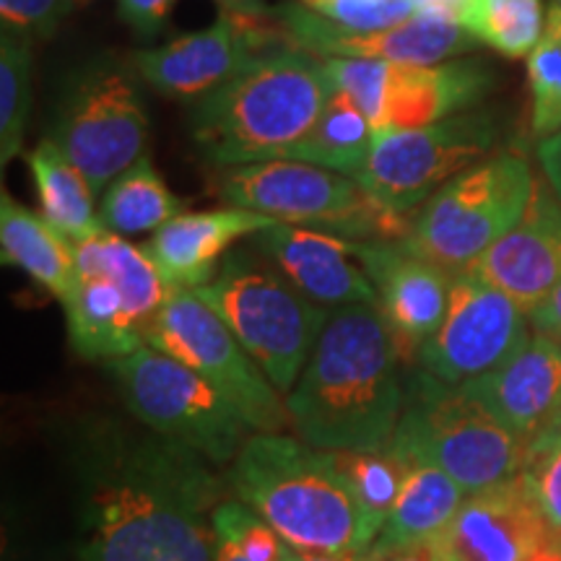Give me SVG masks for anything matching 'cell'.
I'll return each instance as SVG.
<instances>
[{
    "label": "cell",
    "instance_id": "32",
    "mask_svg": "<svg viewBox=\"0 0 561 561\" xmlns=\"http://www.w3.org/2000/svg\"><path fill=\"white\" fill-rule=\"evenodd\" d=\"M333 468L343 476L364 512L382 525L401 494L409 466L390 450H325Z\"/></svg>",
    "mask_w": 561,
    "mask_h": 561
},
{
    "label": "cell",
    "instance_id": "3",
    "mask_svg": "<svg viewBox=\"0 0 561 561\" xmlns=\"http://www.w3.org/2000/svg\"><path fill=\"white\" fill-rule=\"evenodd\" d=\"M227 483L301 557H359L380 536L328 453L286 432L252 434Z\"/></svg>",
    "mask_w": 561,
    "mask_h": 561
},
{
    "label": "cell",
    "instance_id": "44",
    "mask_svg": "<svg viewBox=\"0 0 561 561\" xmlns=\"http://www.w3.org/2000/svg\"><path fill=\"white\" fill-rule=\"evenodd\" d=\"M301 3H305V5H310V9H320V5L331 3V0H301Z\"/></svg>",
    "mask_w": 561,
    "mask_h": 561
},
{
    "label": "cell",
    "instance_id": "34",
    "mask_svg": "<svg viewBox=\"0 0 561 561\" xmlns=\"http://www.w3.org/2000/svg\"><path fill=\"white\" fill-rule=\"evenodd\" d=\"M520 479L553 536H561V439H533Z\"/></svg>",
    "mask_w": 561,
    "mask_h": 561
},
{
    "label": "cell",
    "instance_id": "40",
    "mask_svg": "<svg viewBox=\"0 0 561 561\" xmlns=\"http://www.w3.org/2000/svg\"><path fill=\"white\" fill-rule=\"evenodd\" d=\"M221 13H261L265 5L261 0H216Z\"/></svg>",
    "mask_w": 561,
    "mask_h": 561
},
{
    "label": "cell",
    "instance_id": "18",
    "mask_svg": "<svg viewBox=\"0 0 561 561\" xmlns=\"http://www.w3.org/2000/svg\"><path fill=\"white\" fill-rule=\"evenodd\" d=\"M252 248L322 307L377 305L375 284L354 255V240L276 221L252 237Z\"/></svg>",
    "mask_w": 561,
    "mask_h": 561
},
{
    "label": "cell",
    "instance_id": "37",
    "mask_svg": "<svg viewBox=\"0 0 561 561\" xmlns=\"http://www.w3.org/2000/svg\"><path fill=\"white\" fill-rule=\"evenodd\" d=\"M123 24L138 39H151L167 26L178 0H115Z\"/></svg>",
    "mask_w": 561,
    "mask_h": 561
},
{
    "label": "cell",
    "instance_id": "36",
    "mask_svg": "<svg viewBox=\"0 0 561 561\" xmlns=\"http://www.w3.org/2000/svg\"><path fill=\"white\" fill-rule=\"evenodd\" d=\"M73 9L76 0H0V19L3 30L53 37Z\"/></svg>",
    "mask_w": 561,
    "mask_h": 561
},
{
    "label": "cell",
    "instance_id": "35",
    "mask_svg": "<svg viewBox=\"0 0 561 561\" xmlns=\"http://www.w3.org/2000/svg\"><path fill=\"white\" fill-rule=\"evenodd\" d=\"M419 9V0H331V3L312 11H318L333 30L364 34L382 32L403 24V21H411Z\"/></svg>",
    "mask_w": 561,
    "mask_h": 561
},
{
    "label": "cell",
    "instance_id": "4",
    "mask_svg": "<svg viewBox=\"0 0 561 561\" xmlns=\"http://www.w3.org/2000/svg\"><path fill=\"white\" fill-rule=\"evenodd\" d=\"M325 62L297 47L257 55L240 76L191 110L195 149L216 170L280 159L328 104Z\"/></svg>",
    "mask_w": 561,
    "mask_h": 561
},
{
    "label": "cell",
    "instance_id": "28",
    "mask_svg": "<svg viewBox=\"0 0 561 561\" xmlns=\"http://www.w3.org/2000/svg\"><path fill=\"white\" fill-rule=\"evenodd\" d=\"M180 214H185V201L167 187L149 157H140L136 164L117 174L100 203L102 227L121 237L157 231Z\"/></svg>",
    "mask_w": 561,
    "mask_h": 561
},
{
    "label": "cell",
    "instance_id": "16",
    "mask_svg": "<svg viewBox=\"0 0 561 561\" xmlns=\"http://www.w3.org/2000/svg\"><path fill=\"white\" fill-rule=\"evenodd\" d=\"M551 541L553 533L517 476L468 494L430 549L437 561H536Z\"/></svg>",
    "mask_w": 561,
    "mask_h": 561
},
{
    "label": "cell",
    "instance_id": "22",
    "mask_svg": "<svg viewBox=\"0 0 561 561\" xmlns=\"http://www.w3.org/2000/svg\"><path fill=\"white\" fill-rule=\"evenodd\" d=\"M276 224L268 216L244 208H216L180 214L157 229L144 244L170 289H201L221 268L229 248L244 237Z\"/></svg>",
    "mask_w": 561,
    "mask_h": 561
},
{
    "label": "cell",
    "instance_id": "5",
    "mask_svg": "<svg viewBox=\"0 0 561 561\" xmlns=\"http://www.w3.org/2000/svg\"><path fill=\"white\" fill-rule=\"evenodd\" d=\"M195 294L227 322L280 396H289L331 310L299 291L255 248L229 250L216 278Z\"/></svg>",
    "mask_w": 561,
    "mask_h": 561
},
{
    "label": "cell",
    "instance_id": "26",
    "mask_svg": "<svg viewBox=\"0 0 561 561\" xmlns=\"http://www.w3.org/2000/svg\"><path fill=\"white\" fill-rule=\"evenodd\" d=\"M42 216L70 242H83L104 229L94 210V191L55 138H45L30 157Z\"/></svg>",
    "mask_w": 561,
    "mask_h": 561
},
{
    "label": "cell",
    "instance_id": "24",
    "mask_svg": "<svg viewBox=\"0 0 561 561\" xmlns=\"http://www.w3.org/2000/svg\"><path fill=\"white\" fill-rule=\"evenodd\" d=\"M466 496L460 483L442 468L430 462H409L401 494L369 553L385 561L396 553L430 546L447 528Z\"/></svg>",
    "mask_w": 561,
    "mask_h": 561
},
{
    "label": "cell",
    "instance_id": "6",
    "mask_svg": "<svg viewBox=\"0 0 561 561\" xmlns=\"http://www.w3.org/2000/svg\"><path fill=\"white\" fill-rule=\"evenodd\" d=\"M388 450L405 466H437L466 494H479L523 473L528 442L502 426L460 388L421 369L405 380L403 416Z\"/></svg>",
    "mask_w": 561,
    "mask_h": 561
},
{
    "label": "cell",
    "instance_id": "47",
    "mask_svg": "<svg viewBox=\"0 0 561 561\" xmlns=\"http://www.w3.org/2000/svg\"><path fill=\"white\" fill-rule=\"evenodd\" d=\"M559 11H561V5H559Z\"/></svg>",
    "mask_w": 561,
    "mask_h": 561
},
{
    "label": "cell",
    "instance_id": "29",
    "mask_svg": "<svg viewBox=\"0 0 561 561\" xmlns=\"http://www.w3.org/2000/svg\"><path fill=\"white\" fill-rule=\"evenodd\" d=\"M455 19L476 42L507 58H528L546 32L541 0H458Z\"/></svg>",
    "mask_w": 561,
    "mask_h": 561
},
{
    "label": "cell",
    "instance_id": "30",
    "mask_svg": "<svg viewBox=\"0 0 561 561\" xmlns=\"http://www.w3.org/2000/svg\"><path fill=\"white\" fill-rule=\"evenodd\" d=\"M32 107V37L3 30L0 37V161L11 164L24 149Z\"/></svg>",
    "mask_w": 561,
    "mask_h": 561
},
{
    "label": "cell",
    "instance_id": "15",
    "mask_svg": "<svg viewBox=\"0 0 561 561\" xmlns=\"http://www.w3.org/2000/svg\"><path fill=\"white\" fill-rule=\"evenodd\" d=\"M284 42L318 58H369L411 66H437L473 50L479 42L447 13L419 11L411 21L382 32L346 34L333 30L318 11L307 5L284 3L271 9Z\"/></svg>",
    "mask_w": 561,
    "mask_h": 561
},
{
    "label": "cell",
    "instance_id": "19",
    "mask_svg": "<svg viewBox=\"0 0 561 561\" xmlns=\"http://www.w3.org/2000/svg\"><path fill=\"white\" fill-rule=\"evenodd\" d=\"M460 390L530 445L561 411V343L530 333L507 362Z\"/></svg>",
    "mask_w": 561,
    "mask_h": 561
},
{
    "label": "cell",
    "instance_id": "2",
    "mask_svg": "<svg viewBox=\"0 0 561 561\" xmlns=\"http://www.w3.org/2000/svg\"><path fill=\"white\" fill-rule=\"evenodd\" d=\"M403 405V351L380 307H335L286 396L291 432L318 450H388Z\"/></svg>",
    "mask_w": 561,
    "mask_h": 561
},
{
    "label": "cell",
    "instance_id": "33",
    "mask_svg": "<svg viewBox=\"0 0 561 561\" xmlns=\"http://www.w3.org/2000/svg\"><path fill=\"white\" fill-rule=\"evenodd\" d=\"M533 96V133L538 138L561 130V11L553 5L546 16V32L528 55Z\"/></svg>",
    "mask_w": 561,
    "mask_h": 561
},
{
    "label": "cell",
    "instance_id": "38",
    "mask_svg": "<svg viewBox=\"0 0 561 561\" xmlns=\"http://www.w3.org/2000/svg\"><path fill=\"white\" fill-rule=\"evenodd\" d=\"M530 322L536 328V333H543L561 343V280L553 286L549 297L536 307V312L530 314Z\"/></svg>",
    "mask_w": 561,
    "mask_h": 561
},
{
    "label": "cell",
    "instance_id": "23",
    "mask_svg": "<svg viewBox=\"0 0 561 561\" xmlns=\"http://www.w3.org/2000/svg\"><path fill=\"white\" fill-rule=\"evenodd\" d=\"M62 307L70 346L83 359L112 364L146 346L149 322L123 286L104 273L76 271L73 289Z\"/></svg>",
    "mask_w": 561,
    "mask_h": 561
},
{
    "label": "cell",
    "instance_id": "1",
    "mask_svg": "<svg viewBox=\"0 0 561 561\" xmlns=\"http://www.w3.org/2000/svg\"><path fill=\"white\" fill-rule=\"evenodd\" d=\"M70 462L79 561H214V512L231 494L193 447L94 416L73 434Z\"/></svg>",
    "mask_w": 561,
    "mask_h": 561
},
{
    "label": "cell",
    "instance_id": "41",
    "mask_svg": "<svg viewBox=\"0 0 561 561\" xmlns=\"http://www.w3.org/2000/svg\"><path fill=\"white\" fill-rule=\"evenodd\" d=\"M385 561H437V559H434V553H432L430 546H419V549L396 553V557H390V559H385Z\"/></svg>",
    "mask_w": 561,
    "mask_h": 561
},
{
    "label": "cell",
    "instance_id": "45",
    "mask_svg": "<svg viewBox=\"0 0 561 561\" xmlns=\"http://www.w3.org/2000/svg\"><path fill=\"white\" fill-rule=\"evenodd\" d=\"M557 541H559V546H561V536H557Z\"/></svg>",
    "mask_w": 561,
    "mask_h": 561
},
{
    "label": "cell",
    "instance_id": "43",
    "mask_svg": "<svg viewBox=\"0 0 561 561\" xmlns=\"http://www.w3.org/2000/svg\"><path fill=\"white\" fill-rule=\"evenodd\" d=\"M536 439H561V411H559V416L551 421L549 426H546V430L538 434Z\"/></svg>",
    "mask_w": 561,
    "mask_h": 561
},
{
    "label": "cell",
    "instance_id": "42",
    "mask_svg": "<svg viewBox=\"0 0 561 561\" xmlns=\"http://www.w3.org/2000/svg\"><path fill=\"white\" fill-rule=\"evenodd\" d=\"M299 561H380L375 559L371 553H359V557H301Z\"/></svg>",
    "mask_w": 561,
    "mask_h": 561
},
{
    "label": "cell",
    "instance_id": "25",
    "mask_svg": "<svg viewBox=\"0 0 561 561\" xmlns=\"http://www.w3.org/2000/svg\"><path fill=\"white\" fill-rule=\"evenodd\" d=\"M0 252L5 265H16L55 299L62 301L73 289V242L9 193L0 195Z\"/></svg>",
    "mask_w": 561,
    "mask_h": 561
},
{
    "label": "cell",
    "instance_id": "9",
    "mask_svg": "<svg viewBox=\"0 0 561 561\" xmlns=\"http://www.w3.org/2000/svg\"><path fill=\"white\" fill-rule=\"evenodd\" d=\"M130 58H91L68 76L53 121V138L79 167L94 195L146 157L149 110Z\"/></svg>",
    "mask_w": 561,
    "mask_h": 561
},
{
    "label": "cell",
    "instance_id": "11",
    "mask_svg": "<svg viewBox=\"0 0 561 561\" xmlns=\"http://www.w3.org/2000/svg\"><path fill=\"white\" fill-rule=\"evenodd\" d=\"M146 343L187 364L231 403L252 432L291 430L286 398L231 328L193 289H172Z\"/></svg>",
    "mask_w": 561,
    "mask_h": 561
},
{
    "label": "cell",
    "instance_id": "14",
    "mask_svg": "<svg viewBox=\"0 0 561 561\" xmlns=\"http://www.w3.org/2000/svg\"><path fill=\"white\" fill-rule=\"evenodd\" d=\"M289 47L271 9L221 13L206 30L180 34L167 45L130 55L138 76L170 100H203L240 76L257 55Z\"/></svg>",
    "mask_w": 561,
    "mask_h": 561
},
{
    "label": "cell",
    "instance_id": "13",
    "mask_svg": "<svg viewBox=\"0 0 561 561\" xmlns=\"http://www.w3.org/2000/svg\"><path fill=\"white\" fill-rule=\"evenodd\" d=\"M528 312L476 273H455L437 333L419 348L421 369L462 388L507 362L528 341Z\"/></svg>",
    "mask_w": 561,
    "mask_h": 561
},
{
    "label": "cell",
    "instance_id": "12",
    "mask_svg": "<svg viewBox=\"0 0 561 561\" xmlns=\"http://www.w3.org/2000/svg\"><path fill=\"white\" fill-rule=\"evenodd\" d=\"M500 123L489 112H462L424 128L375 138L356 182L382 206L413 216L442 185L494 157Z\"/></svg>",
    "mask_w": 561,
    "mask_h": 561
},
{
    "label": "cell",
    "instance_id": "20",
    "mask_svg": "<svg viewBox=\"0 0 561 561\" xmlns=\"http://www.w3.org/2000/svg\"><path fill=\"white\" fill-rule=\"evenodd\" d=\"M551 193L536 182L520 224L468 268L515 299L528 318L561 280V203Z\"/></svg>",
    "mask_w": 561,
    "mask_h": 561
},
{
    "label": "cell",
    "instance_id": "7",
    "mask_svg": "<svg viewBox=\"0 0 561 561\" xmlns=\"http://www.w3.org/2000/svg\"><path fill=\"white\" fill-rule=\"evenodd\" d=\"M214 191L229 208L255 210L273 221L346 237L354 242L405 240L411 216L371 198L354 178L294 159L224 167Z\"/></svg>",
    "mask_w": 561,
    "mask_h": 561
},
{
    "label": "cell",
    "instance_id": "46",
    "mask_svg": "<svg viewBox=\"0 0 561 561\" xmlns=\"http://www.w3.org/2000/svg\"><path fill=\"white\" fill-rule=\"evenodd\" d=\"M557 5H561V0H557Z\"/></svg>",
    "mask_w": 561,
    "mask_h": 561
},
{
    "label": "cell",
    "instance_id": "8",
    "mask_svg": "<svg viewBox=\"0 0 561 561\" xmlns=\"http://www.w3.org/2000/svg\"><path fill=\"white\" fill-rule=\"evenodd\" d=\"M536 178L512 151H496L442 185L411 216L405 244L450 276L466 273L491 244L520 224Z\"/></svg>",
    "mask_w": 561,
    "mask_h": 561
},
{
    "label": "cell",
    "instance_id": "31",
    "mask_svg": "<svg viewBox=\"0 0 561 561\" xmlns=\"http://www.w3.org/2000/svg\"><path fill=\"white\" fill-rule=\"evenodd\" d=\"M214 561H299L301 553L234 496L214 512Z\"/></svg>",
    "mask_w": 561,
    "mask_h": 561
},
{
    "label": "cell",
    "instance_id": "10",
    "mask_svg": "<svg viewBox=\"0 0 561 561\" xmlns=\"http://www.w3.org/2000/svg\"><path fill=\"white\" fill-rule=\"evenodd\" d=\"M110 369L138 424L193 447L216 468L231 466L255 434L198 371L149 343L112 362Z\"/></svg>",
    "mask_w": 561,
    "mask_h": 561
},
{
    "label": "cell",
    "instance_id": "27",
    "mask_svg": "<svg viewBox=\"0 0 561 561\" xmlns=\"http://www.w3.org/2000/svg\"><path fill=\"white\" fill-rule=\"evenodd\" d=\"M371 146H375V133L367 117L341 89L333 87L318 123L280 159L307 161L356 180L367 167Z\"/></svg>",
    "mask_w": 561,
    "mask_h": 561
},
{
    "label": "cell",
    "instance_id": "21",
    "mask_svg": "<svg viewBox=\"0 0 561 561\" xmlns=\"http://www.w3.org/2000/svg\"><path fill=\"white\" fill-rule=\"evenodd\" d=\"M494 87V73L481 60H445L437 66L388 62L382 133L424 128L473 112Z\"/></svg>",
    "mask_w": 561,
    "mask_h": 561
},
{
    "label": "cell",
    "instance_id": "17",
    "mask_svg": "<svg viewBox=\"0 0 561 561\" xmlns=\"http://www.w3.org/2000/svg\"><path fill=\"white\" fill-rule=\"evenodd\" d=\"M354 255L375 284L377 307L403 356H416L445 318L453 276L416 255L403 240L354 242Z\"/></svg>",
    "mask_w": 561,
    "mask_h": 561
},
{
    "label": "cell",
    "instance_id": "39",
    "mask_svg": "<svg viewBox=\"0 0 561 561\" xmlns=\"http://www.w3.org/2000/svg\"><path fill=\"white\" fill-rule=\"evenodd\" d=\"M538 161H541L549 187L561 203V130L541 138V144H538Z\"/></svg>",
    "mask_w": 561,
    "mask_h": 561
}]
</instances>
